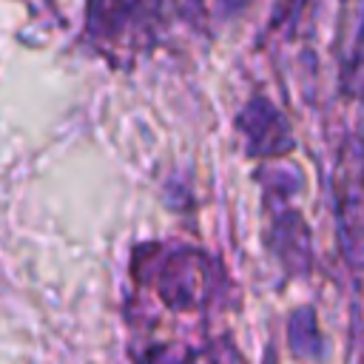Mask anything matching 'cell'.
I'll return each mask as SVG.
<instances>
[{
	"instance_id": "obj_7",
	"label": "cell",
	"mask_w": 364,
	"mask_h": 364,
	"mask_svg": "<svg viewBox=\"0 0 364 364\" xmlns=\"http://www.w3.org/2000/svg\"><path fill=\"white\" fill-rule=\"evenodd\" d=\"M290 344L299 355H318L321 353V338L316 333L313 310H301L290 321Z\"/></svg>"
},
{
	"instance_id": "obj_4",
	"label": "cell",
	"mask_w": 364,
	"mask_h": 364,
	"mask_svg": "<svg viewBox=\"0 0 364 364\" xmlns=\"http://www.w3.org/2000/svg\"><path fill=\"white\" fill-rule=\"evenodd\" d=\"M239 131L247 142V151L256 156H270V154H284L293 148V131L287 128V119L267 102V100H253L245 105L239 114Z\"/></svg>"
},
{
	"instance_id": "obj_2",
	"label": "cell",
	"mask_w": 364,
	"mask_h": 364,
	"mask_svg": "<svg viewBox=\"0 0 364 364\" xmlns=\"http://www.w3.org/2000/svg\"><path fill=\"white\" fill-rule=\"evenodd\" d=\"M156 287L165 304L176 310H199L213 296V267L199 250H176L162 262Z\"/></svg>"
},
{
	"instance_id": "obj_3",
	"label": "cell",
	"mask_w": 364,
	"mask_h": 364,
	"mask_svg": "<svg viewBox=\"0 0 364 364\" xmlns=\"http://www.w3.org/2000/svg\"><path fill=\"white\" fill-rule=\"evenodd\" d=\"M88 9V26L97 34L136 37L162 20L168 0H91Z\"/></svg>"
},
{
	"instance_id": "obj_1",
	"label": "cell",
	"mask_w": 364,
	"mask_h": 364,
	"mask_svg": "<svg viewBox=\"0 0 364 364\" xmlns=\"http://www.w3.org/2000/svg\"><path fill=\"white\" fill-rule=\"evenodd\" d=\"M336 216H338V242L344 259L353 267H364V142L347 139L341 148L336 176Z\"/></svg>"
},
{
	"instance_id": "obj_5",
	"label": "cell",
	"mask_w": 364,
	"mask_h": 364,
	"mask_svg": "<svg viewBox=\"0 0 364 364\" xmlns=\"http://www.w3.org/2000/svg\"><path fill=\"white\" fill-rule=\"evenodd\" d=\"M338 34L344 91L364 97V0H344V20Z\"/></svg>"
},
{
	"instance_id": "obj_6",
	"label": "cell",
	"mask_w": 364,
	"mask_h": 364,
	"mask_svg": "<svg viewBox=\"0 0 364 364\" xmlns=\"http://www.w3.org/2000/svg\"><path fill=\"white\" fill-rule=\"evenodd\" d=\"M273 233H276V239H282L276 245V250L284 259V264L296 267V262H299V267H304L307 259H310V242H307V230H304L299 213H284L276 222V230Z\"/></svg>"
}]
</instances>
